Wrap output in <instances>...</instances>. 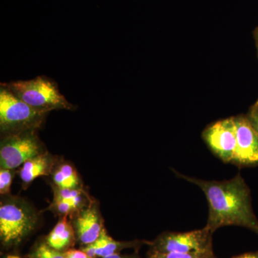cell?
<instances>
[{"instance_id": "15", "label": "cell", "mask_w": 258, "mask_h": 258, "mask_svg": "<svg viewBox=\"0 0 258 258\" xmlns=\"http://www.w3.org/2000/svg\"><path fill=\"white\" fill-rule=\"evenodd\" d=\"M148 258H216L213 252H158L149 251Z\"/></svg>"}, {"instance_id": "21", "label": "cell", "mask_w": 258, "mask_h": 258, "mask_svg": "<svg viewBox=\"0 0 258 258\" xmlns=\"http://www.w3.org/2000/svg\"><path fill=\"white\" fill-rule=\"evenodd\" d=\"M232 258H258V251L256 252H246V253L235 256Z\"/></svg>"}, {"instance_id": "12", "label": "cell", "mask_w": 258, "mask_h": 258, "mask_svg": "<svg viewBox=\"0 0 258 258\" xmlns=\"http://www.w3.org/2000/svg\"><path fill=\"white\" fill-rule=\"evenodd\" d=\"M76 240L74 227L70 223L68 216H64L47 235L45 242L52 248L64 252L71 249Z\"/></svg>"}, {"instance_id": "13", "label": "cell", "mask_w": 258, "mask_h": 258, "mask_svg": "<svg viewBox=\"0 0 258 258\" xmlns=\"http://www.w3.org/2000/svg\"><path fill=\"white\" fill-rule=\"evenodd\" d=\"M52 180L55 186L62 189H78L81 186L76 169L67 163L60 164L54 171Z\"/></svg>"}, {"instance_id": "6", "label": "cell", "mask_w": 258, "mask_h": 258, "mask_svg": "<svg viewBox=\"0 0 258 258\" xmlns=\"http://www.w3.org/2000/svg\"><path fill=\"white\" fill-rule=\"evenodd\" d=\"M213 232L205 227L186 232H165L150 242V250L158 252H208L212 249Z\"/></svg>"}, {"instance_id": "23", "label": "cell", "mask_w": 258, "mask_h": 258, "mask_svg": "<svg viewBox=\"0 0 258 258\" xmlns=\"http://www.w3.org/2000/svg\"><path fill=\"white\" fill-rule=\"evenodd\" d=\"M3 258H31L30 255L28 256H20L18 254H7L5 255Z\"/></svg>"}, {"instance_id": "2", "label": "cell", "mask_w": 258, "mask_h": 258, "mask_svg": "<svg viewBox=\"0 0 258 258\" xmlns=\"http://www.w3.org/2000/svg\"><path fill=\"white\" fill-rule=\"evenodd\" d=\"M37 215L25 200L5 198L0 205V241L5 249L18 247L35 230Z\"/></svg>"}, {"instance_id": "1", "label": "cell", "mask_w": 258, "mask_h": 258, "mask_svg": "<svg viewBox=\"0 0 258 258\" xmlns=\"http://www.w3.org/2000/svg\"><path fill=\"white\" fill-rule=\"evenodd\" d=\"M205 193L209 205L206 227L212 232L225 226H240L258 235V219L251 202L250 190L240 174L225 181H205L182 175Z\"/></svg>"}, {"instance_id": "14", "label": "cell", "mask_w": 258, "mask_h": 258, "mask_svg": "<svg viewBox=\"0 0 258 258\" xmlns=\"http://www.w3.org/2000/svg\"><path fill=\"white\" fill-rule=\"evenodd\" d=\"M54 198L62 199L74 205L79 212L84 209L86 205V195L80 188L78 189H62L55 186L54 189Z\"/></svg>"}, {"instance_id": "20", "label": "cell", "mask_w": 258, "mask_h": 258, "mask_svg": "<svg viewBox=\"0 0 258 258\" xmlns=\"http://www.w3.org/2000/svg\"><path fill=\"white\" fill-rule=\"evenodd\" d=\"M66 258H91L82 249H69L64 252Z\"/></svg>"}, {"instance_id": "5", "label": "cell", "mask_w": 258, "mask_h": 258, "mask_svg": "<svg viewBox=\"0 0 258 258\" xmlns=\"http://www.w3.org/2000/svg\"><path fill=\"white\" fill-rule=\"evenodd\" d=\"M37 132V130L25 131L2 137L1 168L14 170L29 159L47 152Z\"/></svg>"}, {"instance_id": "17", "label": "cell", "mask_w": 258, "mask_h": 258, "mask_svg": "<svg viewBox=\"0 0 258 258\" xmlns=\"http://www.w3.org/2000/svg\"><path fill=\"white\" fill-rule=\"evenodd\" d=\"M13 174L14 173H13V169L1 168V170H0V194L2 195L10 194Z\"/></svg>"}, {"instance_id": "9", "label": "cell", "mask_w": 258, "mask_h": 258, "mask_svg": "<svg viewBox=\"0 0 258 258\" xmlns=\"http://www.w3.org/2000/svg\"><path fill=\"white\" fill-rule=\"evenodd\" d=\"M74 227L76 240L83 247L94 242L103 230L101 215L96 205H91L78 212Z\"/></svg>"}, {"instance_id": "11", "label": "cell", "mask_w": 258, "mask_h": 258, "mask_svg": "<svg viewBox=\"0 0 258 258\" xmlns=\"http://www.w3.org/2000/svg\"><path fill=\"white\" fill-rule=\"evenodd\" d=\"M53 158L46 152L25 161L20 170V177L25 186L39 176H47L52 171Z\"/></svg>"}, {"instance_id": "3", "label": "cell", "mask_w": 258, "mask_h": 258, "mask_svg": "<svg viewBox=\"0 0 258 258\" xmlns=\"http://www.w3.org/2000/svg\"><path fill=\"white\" fill-rule=\"evenodd\" d=\"M1 85L20 100L39 111L50 113L53 110L74 111L76 108L61 93L57 83L45 76Z\"/></svg>"}, {"instance_id": "22", "label": "cell", "mask_w": 258, "mask_h": 258, "mask_svg": "<svg viewBox=\"0 0 258 258\" xmlns=\"http://www.w3.org/2000/svg\"><path fill=\"white\" fill-rule=\"evenodd\" d=\"M103 258H142L139 257L138 254H130V255H121L120 253H117L112 254V255L108 256V257H105Z\"/></svg>"}, {"instance_id": "25", "label": "cell", "mask_w": 258, "mask_h": 258, "mask_svg": "<svg viewBox=\"0 0 258 258\" xmlns=\"http://www.w3.org/2000/svg\"><path fill=\"white\" fill-rule=\"evenodd\" d=\"M254 105H255V106H258V100L257 101H256V103H254Z\"/></svg>"}, {"instance_id": "4", "label": "cell", "mask_w": 258, "mask_h": 258, "mask_svg": "<svg viewBox=\"0 0 258 258\" xmlns=\"http://www.w3.org/2000/svg\"><path fill=\"white\" fill-rule=\"evenodd\" d=\"M49 112L39 111L0 86V132L2 137L25 131L38 130Z\"/></svg>"}, {"instance_id": "8", "label": "cell", "mask_w": 258, "mask_h": 258, "mask_svg": "<svg viewBox=\"0 0 258 258\" xmlns=\"http://www.w3.org/2000/svg\"><path fill=\"white\" fill-rule=\"evenodd\" d=\"M236 127V147L232 163L240 166L258 164V133L247 115L234 117Z\"/></svg>"}, {"instance_id": "10", "label": "cell", "mask_w": 258, "mask_h": 258, "mask_svg": "<svg viewBox=\"0 0 258 258\" xmlns=\"http://www.w3.org/2000/svg\"><path fill=\"white\" fill-rule=\"evenodd\" d=\"M150 244V242L134 240L130 242H120L113 240L107 234L105 229L101 235L93 243L84 246L81 249L91 258H103L119 253L120 251L128 248H139L142 244Z\"/></svg>"}, {"instance_id": "7", "label": "cell", "mask_w": 258, "mask_h": 258, "mask_svg": "<svg viewBox=\"0 0 258 258\" xmlns=\"http://www.w3.org/2000/svg\"><path fill=\"white\" fill-rule=\"evenodd\" d=\"M207 145L225 163L232 162L236 147V127L234 117L220 120L203 132Z\"/></svg>"}, {"instance_id": "16", "label": "cell", "mask_w": 258, "mask_h": 258, "mask_svg": "<svg viewBox=\"0 0 258 258\" xmlns=\"http://www.w3.org/2000/svg\"><path fill=\"white\" fill-rule=\"evenodd\" d=\"M31 258H66L64 252L52 248L45 242H40L30 254Z\"/></svg>"}, {"instance_id": "19", "label": "cell", "mask_w": 258, "mask_h": 258, "mask_svg": "<svg viewBox=\"0 0 258 258\" xmlns=\"http://www.w3.org/2000/svg\"><path fill=\"white\" fill-rule=\"evenodd\" d=\"M247 118L258 133V106L254 105L249 110Z\"/></svg>"}, {"instance_id": "18", "label": "cell", "mask_w": 258, "mask_h": 258, "mask_svg": "<svg viewBox=\"0 0 258 258\" xmlns=\"http://www.w3.org/2000/svg\"><path fill=\"white\" fill-rule=\"evenodd\" d=\"M52 207L55 208V211L60 215L64 216H72L74 214L78 212L74 208V205L69 202L62 200V199L54 198Z\"/></svg>"}, {"instance_id": "24", "label": "cell", "mask_w": 258, "mask_h": 258, "mask_svg": "<svg viewBox=\"0 0 258 258\" xmlns=\"http://www.w3.org/2000/svg\"><path fill=\"white\" fill-rule=\"evenodd\" d=\"M255 38H256V41H257V48H258V28H257V30H256Z\"/></svg>"}]
</instances>
